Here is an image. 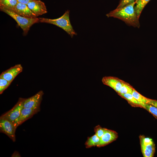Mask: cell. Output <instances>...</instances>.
Instances as JSON below:
<instances>
[{"mask_svg":"<svg viewBox=\"0 0 157 157\" xmlns=\"http://www.w3.org/2000/svg\"><path fill=\"white\" fill-rule=\"evenodd\" d=\"M135 2L120 8H116L106 15L108 17L120 19L127 24L139 28V18L135 11L134 6Z\"/></svg>","mask_w":157,"mask_h":157,"instance_id":"1","label":"cell"},{"mask_svg":"<svg viewBox=\"0 0 157 157\" xmlns=\"http://www.w3.org/2000/svg\"><path fill=\"white\" fill-rule=\"evenodd\" d=\"M69 10L66 11L60 17L55 19L40 18L39 22L50 24L59 27L65 31L71 38L76 35V33L69 19Z\"/></svg>","mask_w":157,"mask_h":157,"instance_id":"2","label":"cell"},{"mask_svg":"<svg viewBox=\"0 0 157 157\" xmlns=\"http://www.w3.org/2000/svg\"><path fill=\"white\" fill-rule=\"evenodd\" d=\"M0 10L13 18L18 25L22 29L24 35L27 34L31 26L36 23L39 22V18H30L22 16L13 11L3 8H0Z\"/></svg>","mask_w":157,"mask_h":157,"instance_id":"3","label":"cell"},{"mask_svg":"<svg viewBox=\"0 0 157 157\" xmlns=\"http://www.w3.org/2000/svg\"><path fill=\"white\" fill-rule=\"evenodd\" d=\"M141 149L144 157L154 156L155 151V145L152 140L143 135L140 137Z\"/></svg>","mask_w":157,"mask_h":157,"instance_id":"4","label":"cell"},{"mask_svg":"<svg viewBox=\"0 0 157 157\" xmlns=\"http://www.w3.org/2000/svg\"><path fill=\"white\" fill-rule=\"evenodd\" d=\"M25 99L20 98L17 103L10 110L2 115L3 118L13 122L19 117L24 108L23 104Z\"/></svg>","mask_w":157,"mask_h":157,"instance_id":"5","label":"cell"},{"mask_svg":"<svg viewBox=\"0 0 157 157\" xmlns=\"http://www.w3.org/2000/svg\"><path fill=\"white\" fill-rule=\"evenodd\" d=\"M17 128L12 122L0 117V131L7 135L13 142L16 141L15 131Z\"/></svg>","mask_w":157,"mask_h":157,"instance_id":"6","label":"cell"},{"mask_svg":"<svg viewBox=\"0 0 157 157\" xmlns=\"http://www.w3.org/2000/svg\"><path fill=\"white\" fill-rule=\"evenodd\" d=\"M44 94L40 90L33 96L25 99L23 104L24 108L32 109L40 111V104Z\"/></svg>","mask_w":157,"mask_h":157,"instance_id":"7","label":"cell"},{"mask_svg":"<svg viewBox=\"0 0 157 157\" xmlns=\"http://www.w3.org/2000/svg\"><path fill=\"white\" fill-rule=\"evenodd\" d=\"M27 5L37 17L47 12L44 3L40 0H33L29 2Z\"/></svg>","mask_w":157,"mask_h":157,"instance_id":"8","label":"cell"},{"mask_svg":"<svg viewBox=\"0 0 157 157\" xmlns=\"http://www.w3.org/2000/svg\"><path fill=\"white\" fill-rule=\"evenodd\" d=\"M39 111L32 109L23 108L19 117L13 122L17 128L19 126L32 117Z\"/></svg>","mask_w":157,"mask_h":157,"instance_id":"9","label":"cell"},{"mask_svg":"<svg viewBox=\"0 0 157 157\" xmlns=\"http://www.w3.org/2000/svg\"><path fill=\"white\" fill-rule=\"evenodd\" d=\"M11 10L25 17L30 18L37 17L36 15L30 9L27 4L18 2L15 7Z\"/></svg>","mask_w":157,"mask_h":157,"instance_id":"10","label":"cell"},{"mask_svg":"<svg viewBox=\"0 0 157 157\" xmlns=\"http://www.w3.org/2000/svg\"><path fill=\"white\" fill-rule=\"evenodd\" d=\"M22 70L23 67L20 64L16 65L3 72L1 74L0 77L11 82L16 76L22 71Z\"/></svg>","mask_w":157,"mask_h":157,"instance_id":"11","label":"cell"},{"mask_svg":"<svg viewBox=\"0 0 157 157\" xmlns=\"http://www.w3.org/2000/svg\"><path fill=\"white\" fill-rule=\"evenodd\" d=\"M101 81L103 84L110 87L117 93L121 89L123 81L116 77L111 76L104 77Z\"/></svg>","mask_w":157,"mask_h":157,"instance_id":"12","label":"cell"},{"mask_svg":"<svg viewBox=\"0 0 157 157\" xmlns=\"http://www.w3.org/2000/svg\"><path fill=\"white\" fill-rule=\"evenodd\" d=\"M117 137L118 134L116 132L106 129L104 134L100 138L99 142L97 147L105 146L115 140Z\"/></svg>","mask_w":157,"mask_h":157,"instance_id":"13","label":"cell"},{"mask_svg":"<svg viewBox=\"0 0 157 157\" xmlns=\"http://www.w3.org/2000/svg\"><path fill=\"white\" fill-rule=\"evenodd\" d=\"M100 141V138L94 134L92 136L88 137L85 144L86 148L97 146Z\"/></svg>","mask_w":157,"mask_h":157,"instance_id":"14","label":"cell"},{"mask_svg":"<svg viewBox=\"0 0 157 157\" xmlns=\"http://www.w3.org/2000/svg\"><path fill=\"white\" fill-rule=\"evenodd\" d=\"M17 3V0H0V8L11 10Z\"/></svg>","mask_w":157,"mask_h":157,"instance_id":"15","label":"cell"},{"mask_svg":"<svg viewBox=\"0 0 157 157\" xmlns=\"http://www.w3.org/2000/svg\"><path fill=\"white\" fill-rule=\"evenodd\" d=\"M150 0H138L134 7L135 11L139 18L140 14L145 6Z\"/></svg>","mask_w":157,"mask_h":157,"instance_id":"16","label":"cell"},{"mask_svg":"<svg viewBox=\"0 0 157 157\" xmlns=\"http://www.w3.org/2000/svg\"><path fill=\"white\" fill-rule=\"evenodd\" d=\"M119 95L125 99L132 104L137 106L141 107V104L131 94H120Z\"/></svg>","mask_w":157,"mask_h":157,"instance_id":"17","label":"cell"},{"mask_svg":"<svg viewBox=\"0 0 157 157\" xmlns=\"http://www.w3.org/2000/svg\"><path fill=\"white\" fill-rule=\"evenodd\" d=\"M134 88L129 84L123 81L121 89L118 94L132 93Z\"/></svg>","mask_w":157,"mask_h":157,"instance_id":"18","label":"cell"},{"mask_svg":"<svg viewBox=\"0 0 157 157\" xmlns=\"http://www.w3.org/2000/svg\"><path fill=\"white\" fill-rule=\"evenodd\" d=\"M140 106L141 107L147 110L155 117L157 118V108L147 103L141 104Z\"/></svg>","mask_w":157,"mask_h":157,"instance_id":"19","label":"cell"},{"mask_svg":"<svg viewBox=\"0 0 157 157\" xmlns=\"http://www.w3.org/2000/svg\"><path fill=\"white\" fill-rule=\"evenodd\" d=\"M132 94L134 97L141 104L147 103L148 98L140 94L135 89H133Z\"/></svg>","mask_w":157,"mask_h":157,"instance_id":"20","label":"cell"},{"mask_svg":"<svg viewBox=\"0 0 157 157\" xmlns=\"http://www.w3.org/2000/svg\"><path fill=\"white\" fill-rule=\"evenodd\" d=\"M11 82L7 80L0 77V93L1 94L7 88Z\"/></svg>","mask_w":157,"mask_h":157,"instance_id":"21","label":"cell"},{"mask_svg":"<svg viewBox=\"0 0 157 157\" xmlns=\"http://www.w3.org/2000/svg\"><path fill=\"white\" fill-rule=\"evenodd\" d=\"M106 129V128L101 127L100 125L97 126L94 128L95 134L100 138L104 134Z\"/></svg>","mask_w":157,"mask_h":157,"instance_id":"22","label":"cell"},{"mask_svg":"<svg viewBox=\"0 0 157 157\" xmlns=\"http://www.w3.org/2000/svg\"><path fill=\"white\" fill-rule=\"evenodd\" d=\"M135 0H121L117 8H120L135 2Z\"/></svg>","mask_w":157,"mask_h":157,"instance_id":"23","label":"cell"},{"mask_svg":"<svg viewBox=\"0 0 157 157\" xmlns=\"http://www.w3.org/2000/svg\"><path fill=\"white\" fill-rule=\"evenodd\" d=\"M147 104L151 105L157 108V100L148 98Z\"/></svg>","mask_w":157,"mask_h":157,"instance_id":"24","label":"cell"},{"mask_svg":"<svg viewBox=\"0 0 157 157\" xmlns=\"http://www.w3.org/2000/svg\"><path fill=\"white\" fill-rule=\"evenodd\" d=\"M33 0H17L18 2L27 5L29 2Z\"/></svg>","mask_w":157,"mask_h":157,"instance_id":"25","label":"cell"},{"mask_svg":"<svg viewBox=\"0 0 157 157\" xmlns=\"http://www.w3.org/2000/svg\"><path fill=\"white\" fill-rule=\"evenodd\" d=\"M12 157H19L21 156L19 153L17 151H15L12 155Z\"/></svg>","mask_w":157,"mask_h":157,"instance_id":"26","label":"cell"},{"mask_svg":"<svg viewBox=\"0 0 157 157\" xmlns=\"http://www.w3.org/2000/svg\"><path fill=\"white\" fill-rule=\"evenodd\" d=\"M138 0H135V2H136Z\"/></svg>","mask_w":157,"mask_h":157,"instance_id":"27","label":"cell"}]
</instances>
